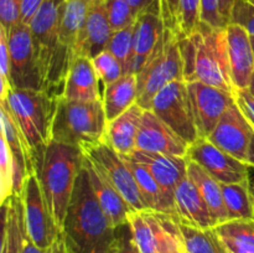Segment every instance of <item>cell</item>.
<instances>
[{
	"label": "cell",
	"instance_id": "44dd1931",
	"mask_svg": "<svg viewBox=\"0 0 254 253\" xmlns=\"http://www.w3.org/2000/svg\"><path fill=\"white\" fill-rule=\"evenodd\" d=\"M112 34L113 29L107 14L106 1L92 0L79 36L77 55L93 59L108 49Z\"/></svg>",
	"mask_w": 254,
	"mask_h": 253
},
{
	"label": "cell",
	"instance_id": "2e32d148",
	"mask_svg": "<svg viewBox=\"0 0 254 253\" xmlns=\"http://www.w3.org/2000/svg\"><path fill=\"white\" fill-rule=\"evenodd\" d=\"M190 144L166 126L151 109H144L136 136V149L186 158Z\"/></svg>",
	"mask_w": 254,
	"mask_h": 253
},
{
	"label": "cell",
	"instance_id": "ab89813d",
	"mask_svg": "<svg viewBox=\"0 0 254 253\" xmlns=\"http://www.w3.org/2000/svg\"><path fill=\"white\" fill-rule=\"evenodd\" d=\"M22 22V0H0V26L6 32Z\"/></svg>",
	"mask_w": 254,
	"mask_h": 253
},
{
	"label": "cell",
	"instance_id": "cb8c5ba5",
	"mask_svg": "<svg viewBox=\"0 0 254 253\" xmlns=\"http://www.w3.org/2000/svg\"><path fill=\"white\" fill-rule=\"evenodd\" d=\"M144 109L138 103L107 124L106 143L121 155H130L136 150V136Z\"/></svg>",
	"mask_w": 254,
	"mask_h": 253
},
{
	"label": "cell",
	"instance_id": "681fc988",
	"mask_svg": "<svg viewBox=\"0 0 254 253\" xmlns=\"http://www.w3.org/2000/svg\"><path fill=\"white\" fill-rule=\"evenodd\" d=\"M21 253H51V247L47 248V250H44V248L37 247L36 245L31 242L29 240V237H25L24 241V247H22V252Z\"/></svg>",
	"mask_w": 254,
	"mask_h": 253
},
{
	"label": "cell",
	"instance_id": "f907efd6",
	"mask_svg": "<svg viewBox=\"0 0 254 253\" xmlns=\"http://www.w3.org/2000/svg\"><path fill=\"white\" fill-rule=\"evenodd\" d=\"M51 253H71L69 252L68 247L66 245V241H64V233L60 236L59 240L51 246Z\"/></svg>",
	"mask_w": 254,
	"mask_h": 253
},
{
	"label": "cell",
	"instance_id": "7a4b0ae2",
	"mask_svg": "<svg viewBox=\"0 0 254 253\" xmlns=\"http://www.w3.org/2000/svg\"><path fill=\"white\" fill-rule=\"evenodd\" d=\"M186 82L200 81L233 94L226 29H215L201 22L190 36H179Z\"/></svg>",
	"mask_w": 254,
	"mask_h": 253
},
{
	"label": "cell",
	"instance_id": "7dc6e473",
	"mask_svg": "<svg viewBox=\"0 0 254 253\" xmlns=\"http://www.w3.org/2000/svg\"><path fill=\"white\" fill-rule=\"evenodd\" d=\"M129 5H130L131 9L135 11L136 15H139L140 12H143L144 10H146L148 7H150L154 2H156L158 0H126Z\"/></svg>",
	"mask_w": 254,
	"mask_h": 253
},
{
	"label": "cell",
	"instance_id": "9c48e42d",
	"mask_svg": "<svg viewBox=\"0 0 254 253\" xmlns=\"http://www.w3.org/2000/svg\"><path fill=\"white\" fill-rule=\"evenodd\" d=\"M21 197L26 236L37 247L47 250L59 240L62 235V230L57 226L50 212L36 174L26 179Z\"/></svg>",
	"mask_w": 254,
	"mask_h": 253
},
{
	"label": "cell",
	"instance_id": "9f6ffc18",
	"mask_svg": "<svg viewBox=\"0 0 254 253\" xmlns=\"http://www.w3.org/2000/svg\"><path fill=\"white\" fill-rule=\"evenodd\" d=\"M246 1L251 2V4H252V5H254V0H246Z\"/></svg>",
	"mask_w": 254,
	"mask_h": 253
},
{
	"label": "cell",
	"instance_id": "e0dca14e",
	"mask_svg": "<svg viewBox=\"0 0 254 253\" xmlns=\"http://www.w3.org/2000/svg\"><path fill=\"white\" fill-rule=\"evenodd\" d=\"M146 168L161 186L166 195L174 201V193L183 179L188 176V158L165 155L139 150L127 155Z\"/></svg>",
	"mask_w": 254,
	"mask_h": 253
},
{
	"label": "cell",
	"instance_id": "6da1fadb",
	"mask_svg": "<svg viewBox=\"0 0 254 253\" xmlns=\"http://www.w3.org/2000/svg\"><path fill=\"white\" fill-rule=\"evenodd\" d=\"M71 253H117L118 232L97 200L86 168L82 166L62 227Z\"/></svg>",
	"mask_w": 254,
	"mask_h": 253
},
{
	"label": "cell",
	"instance_id": "d6986e66",
	"mask_svg": "<svg viewBox=\"0 0 254 253\" xmlns=\"http://www.w3.org/2000/svg\"><path fill=\"white\" fill-rule=\"evenodd\" d=\"M231 74L236 89H248L254 74V51L251 35L237 24L226 27Z\"/></svg>",
	"mask_w": 254,
	"mask_h": 253
},
{
	"label": "cell",
	"instance_id": "8d00e7d4",
	"mask_svg": "<svg viewBox=\"0 0 254 253\" xmlns=\"http://www.w3.org/2000/svg\"><path fill=\"white\" fill-rule=\"evenodd\" d=\"M201 25V0H180L178 36H190Z\"/></svg>",
	"mask_w": 254,
	"mask_h": 253
},
{
	"label": "cell",
	"instance_id": "d590c367",
	"mask_svg": "<svg viewBox=\"0 0 254 253\" xmlns=\"http://www.w3.org/2000/svg\"><path fill=\"white\" fill-rule=\"evenodd\" d=\"M0 143V202L4 205L14 195V156L4 136Z\"/></svg>",
	"mask_w": 254,
	"mask_h": 253
},
{
	"label": "cell",
	"instance_id": "8992f818",
	"mask_svg": "<svg viewBox=\"0 0 254 253\" xmlns=\"http://www.w3.org/2000/svg\"><path fill=\"white\" fill-rule=\"evenodd\" d=\"M91 2L92 0H66L64 2L51 69L42 88L45 93L57 101L64 96L67 74L78 56L79 36Z\"/></svg>",
	"mask_w": 254,
	"mask_h": 253
},
{
	"label": "cell",
	"instance_id": "277c9868",
	"mask_svg": "<svg viewBox=\"0 0 254 253\" xmlns=\"http://www.w3.org/2000/svg\"><path fill=\"white\" fill-rule=\"evenodd\" d=\"M0 102H5L30 146L37 173L45 150L52 141V122L59 101L41 89L11 88L6 98Z\"/></svg>",
	"mask_w": 254,
	"mask_h": 253
},
{
	"label": "cell",
	"instance_id": "83f0119b",
	"mask_svg": "<svg viewBox=\"0 0 254 253\" xmlns=\"http://www.w3.org/2000/svg\"><path fill=\"white\" fill-rule=\"evenodd\" d=\"M104 112L107 121L111 122L128 111L138 102V79L135 73H126L107 86L103 91Z\"/></svg>",
	"mask_w": 254,
	"mask_h": 253
},
{
	"label": "cell",
	"instance_id": "ee69618b",
	"mask_svg": "<svg viewBox=\"0 0 254 253\" xmlns=\"http://www.w3.org/2000/svg\"><path fill=\"white\" fill-rule=\"evenodd\" d=\"M236 104L254 129V96L248 89H237L235 93Z\"/></svg>",
	"mask_w": 254,
	"mask_h": 253
},
{
	"label": "cell",
	"instance_id": "1f68e13d",
	"mask_svg": "<svg viewBox=\"0 0 254 253\" xmlns=\"http://www.w3.org/2000/svg\"><path fill=\"white\" fill-rule=\"evenodd\" d=\"M180 226L186 253H230L216 233L215 228L201 230L191 226Z\"/></svg>",
	"mask_w": 254,
	"mask_h": 253
},
{
	"label": "cell",
	"instance_id": "f6af8a7d",
	"mask_svg": "<svg viewBox=\"0 0 254 253\" xmlns=\"http://www.w3.org/2000/svg\"><path fill=\"white\" fill-rule=\"evenodd\" d=\"M118 232V250L117 253H140L134 243L130 227L128 223L117 228Z\"/></svg>",
	"mask_w": 254,
	"mask_h": 253
},
{
	"label": "cell",
	"instance_id": "f546056e",
	"mask_svg": "<svg viewBox=\"0 0 254 253\" xmlns=\"http://www.w3.org/2000/svg\"><path fill=\"white\" fill-rule=\"evenodd\" d=\"M215 231L230 253H254V218L226 221Z\"/></svg>",
	"mask_w": 254,
	"mask_h": 253
},
{
	"label": "cell",
	"instance_id": "ac0fdd59",
	"mask_svg": "<svg viewBox=\"0 0 254 253\" xmlns=\"http://www.w3.org/2000/svg\"><path fill=\"white\" fill-rule=\"evenodd\" d=\"M159 1L138 15L134 29V52L130 73H138L155 50L164 32Z\"/></svg>",
	"mask_w": 254,
	"mask_h": 253
},
{
	"label": "cell",
	"instance_id": "52a82bcc",
	"mask_svg": "<svg viewBox=\"0 0 254 253\" xmlns=\"http://www.w3.org/2000/svg\"><path fill=\"white\" fill-rule=\"evenodd\" d=\"M138 102L143 109H150L155 94L166 84L184 78V60L179 36L164 27V32L143 68L136 73Z\"/></svg>",
	"mask_w": 254,
	"mask_h": 253
},
{
	"label": "cell",
	"instance_id": "9a60e30c",
	"mask_svg": "<svg viewBox=\"0 0 254 253\" xmlns=\"http://www.w3.org/2000/svg\"><path fill=\"white\" fill-rule=\"evenodd\" d=\"M253 135V126L235 101L207 139L226 153L247 163Z\"/></svg>",
	"mask_w": 254,
	"mask_h": 253
},
{
	"label": "cell",
	"instance_id": "60d3db41",
	"mask_svg": "<svg viewBox=\"0 0 254 253\" xmlns=\"http://www.w3.org/2000/svg\"><path fill=\"white\" fill-rule=\"evenodd\" d=\"M230 24L240 25L254 37V5L246 0H236L231 12Z\"/></svg>",
	"mask_w": 254,
	"mask_h": 253
},
{
	"label": "cell",
	"instance_id": "e575fe53",
	"mask_svg": "<svg viewBox=\"0 0 254 253\" xmlns=\"http://www.w3.org/2000/svg\"><path fill=\"white\" fill-rule=\"evenodd\" d=\"M97 77L99 79V84L102 86V97L103 91L107 86L121 78L124 73V68L117 57L109 50L101 52L96 57L92 59Z\"/></svg>",
	"mask_w": 254,
	"mask_h": 253
},
{
	"label": "cell",
	"instance_id": "db71d44e",
	"mask_svg": "<svg viewBox=\"0 0 254 253\" xmlns=\"http://www.w3.org/2000/svg\"><path fill=\"white\" fill-rule=\"evenodd\" d=\"M248 91H250L251 93H252L253 96H254V74H253L252 82H251V86H250V88H248Z\"/></svg>",
	"mask_w": 254,
	"mask_h": 253
},
{
	"label": "cell",
	"instance_id": "b9f144b4",
	"mask_svg": "<svg viewBox=\"0 0 254 253\" xmlns=\"http://www.w3.org/2000/svg\"><path fill=\"white\" fill-rule=\"evenodd\" d=\"M201 22L215 29L227 27L221 15L220 0H201Z\"/></svg>",
	"mask_w": 254,
	"mask_h": 253
},
{
	"label": "cell",
	"instance_id": "d6a6232c",
	"mask_svg": "<svg viewBox=\"0 0 254 253\" xmlns=\"http://www.w3.org/2000/svg\"><path fill=\"white\" fill-rule=\"evenodd\" d=\"M128 225L130 227L134 243L140 253L156 252L155 235L144 211H134L128 216Z\"/></svg>",
	"mask_w": 254,
	"mask_h": 253
},
{
	"label": "cell",
	"instance_id": "ba28073f",
	"mask_svg": "<svg viewBox=\"0 0 254 253\" xmlns=\"http://www.w3.org/2000/svg\"><path fill=\"white\" fill-rule=\"evenodd\" d=\"M150 109L186 143L192 144L200 138L185 79L174 81L160 89Z\"/></svg>",
	"mask_w": 254,
	"mask_h": 253
},
{
	"label": "cell",
	"instance_id": "f1b7e54d",
	"mask_svg": "<svg viewBox=\"0 0 254 253\" xmlns=\"http://www.w3.org/2000/svg\"><path fill=\"white\" fill-rule=\"evenodd\" d=\"M155 235L158 253H186L183 233L175 218L154 211H144Z\"/></svg>",
	"mask_w": 254,
	"mask_h": 253
},
{
	"label": "cell",
	"instance_id": "4fadbf2b",
	"mask_svg": "<svg viewBox=\"0 0 254 253\" xmlns=\"http://www.w3.org/2000/svg\"><path fill=\"white\" fill-rule=\"evenodd\" d=\"M186 158L202 166L221 184L250 180L251 166L216 146L207 138H198L190 144Z\"/></svg>",
	"mask_w": 254,
	"mask_h": 253
},
{
	"label": "cell",
	"instance_id": "f5cc1de1",
	"mask_svg": "<svg viewBox=\"0 0 254 253\" xmlns=\"http://www.w3.org/2000/svg\"><path fill=\"white\" fill-rule=\"evenodd\" d=\"M251 170H253V174L251 173V176H250V183H251V191H252V196L254 201V169L252 168Z\"/></svg>",
	"mask_w": 254,
	"mask_h": 253
},
{
	"label": "cell",
	"instance_id": "5b68a950",
	"mask_svg": "<svg viewBox=\"0 0 254 253\" xmlns=\"http://www.w3.org/2000/svg\"><path fill=\"white\" fill-rule=\"evenodd\" d=\"M107 124L102 101L81 102L61 97L52 122V140L83 149L106 140Z\"/></svg>",
	"mask_w": 254,
	"mask_h": 253
},
{
	"label": "cell",
	"instance_id": "3957f363",
	"mask_svg": "<svg viewBox=\"0 0 254 253\" xmlns=\"http://www.w3.org/2000/svg\"><path fill=\"white\" fill-rule=\"evenodd\" d=\"M83 161L84 154L81 148L52 140L36 173L50 212L61 230Z\"/></svg>",
	"mask_w": 254,
	"mask_h": 253
},
{
	"label": "cell",
	"instance_id": "7402d4cb",
	"mask_svg": "<svg viewBox=\"0 0 254 253\" xmlns=\"http://www.w3.org/2000/svg\"><path fill=\"white\" fill-rule=\"evenodd\" d=\"M84 168L88 173L89 181L96 193L97 200L99 201V205L103 208L104 213L109 218L113 227L118 228L128 223L129 213L134 211L127 203L123 196L112 185L106 175L86 156H84Z\"/></svg>",
	"mask_w": 254,
	"mask_h": 253
},
{
	"label": "cell",
	"instance_id": "4dcf8cb0",
	"mask_svg": "<svg viewBox=\"0 0 254 253\" xmlns=\"http://www.w3.org/2000/svg\"><path fill=\"white\" fill-rule=\"evenodd\" d=\"M228 221L254 218V201L250 180L235 184H221Z\"/></svg>",
	"mask_w": 254,
	"mask_h": 253
},
{
	"label": "cell",
	"instance_id": "f35d334b",
	"mask_svg": "<svg viewBox=\"0 0 254 253\" xmlns=\"http://www.w3.org/2000/svg\"><path fill=\"white\" fill-rule=\"evenodd\" d=\"M0 101L6 98L7 93L12 88L10 81V50L7 42V34L2 26H0Z\"/></svg>",
	"mask_w": 254,
	"mask_h": 253
},
{
	"label": "cell",
	"instance_id": "7bdbcfd3",
	"mask_svg": "<svg viewBox=\"0 0 254 253\" xmlns=\"http://www.w3.org/2000/svg\"><path fill=\"white\" fill-rule=\"evenodd\" d=\"M164 26L178 34L179 16H180V0H158Z\"/></svg>",
	"mask_w": 254,
	"mask_h": 253
},
{
	"label": "cell",
	"instance_id": "816d5d0a",
	"mask_svg": "<svg viewBox=\"0 0 254 253\" xmlns=\"http://www.w3.org/2000/svg\"><path fill=\"white\" fill-rule=\"evenodd\" d=\"M248 165L251 166V168L254 169V135L252 138V143H251V146H250V151H248Z\"/></svg>",
	"mask_w": 254,
	"mask_h": 253
},
{
	"label": "cell",
	"instance_id": "5bb4252c",
	"mask_svg": "<svg viewBox=\"0 0 254 253\" xmlns=\"http://www.w3.org/2000/svg\"><path fill=\"white\" fill-rule=\"evenodd\" d=\"M189 94L200 138H207L223 114L235 103V96L200 81L188 82Z\"/></svg>",
	"mask_w": 254,
	"mask_h": 253
},
{
	"label": "cell",
	"instance_id": "603a6c76",
	"mask_svg": "<svg viewBox=\"0 0 254 253\" xmlns=\"http://www.w3.org/2000/svg\"><path fill=\"white\" fill-rule=\"evenodd\" d=\"M62 97L81 102L102 101V89L92 59L78 56L74 60L67 74Z\"/></svg>",
	"mask_w": 254,
	"mask_h": 253
},
{
	"label": "cell",
	"instance_id": "30bf717a",
	"mask_svg": "<svg viewBox=\"0 0 254 253\" xmlns=\"http://www.w3.org/2000/svg\"><path fill=\"white\" fill-rule=\"evenodd\" d=\"M82 150L84 156L89 159L106 175L112 185L118 190L127 203L130 206L131 210H148L141 198L133 173L121 154L117 153L106 141L84 146Z\"/></svg>",
	"mask_w": 254,
	"mask_h": 253
},
{
	"label": "cell",
	"instance_id": "7c38bea8",
	"mask_svg": "<svg viewBox=\"0 0 254 253\" xmlns=\"http://www.w3.org/2000/svg\"><path fill=\"white\" fill-rule=\"evenodd\" d=\"M6 34L10 50V81L12 88L41 89L34 37L30 26L21 22Z\"/></svg>",
	"mask_w": 254,
	"mask_h": 253
},
{
	"label": "cell",
	"instance_id": "c3c4849f",
	"mask_svg": "<svg viewBox=\"0 0 254 253\" xmlns=\"http://www.w3.org/2000/svg\"><path fill=\"white\" fill-rule=\"evenodd\" d=\"M235 2L236 0H220L221 15H222L223 20H225L226 25H230L231 12H232V7L235 5Z\"/></svg>",
	"mask_w": 254,
	"mask_h": 253
},
{
	"label": "cell",
	"instance_id": "ffe728a7",
	"mask_svg": "<svg viewBox=\"0 0 254 253\" xmlns=\"http://www.w3.org/2000/svg\"><path fill=\"white\" fill-rule=\"evenodd\" d=\"M176 221L183 225L201 230L217 226L210 212L207 203L189 176L181 180L174 193Z\"/></svg>",
	"mask_w": 254,
	"mask_h": 253
},
{
	"label": "cell",
	"instance_id": "d4e9b609",
	"mask_svg": "<svg viewBox=\"0 0 254 253\" xmlns=\"http://www.w3.org/2000/svg\"><path fill=\"white\" fill-rule=\"evenodd\" d=\"M126 160L127 165L133 173L134 179L136 181L139 191H140L141 198L145 203L146 208L158 213H164L176 220L175 202L165 193V191L161 189L158 181L154 179V176L149 173L146 168H144L138 161L133 160L127 155H122Z\"/></svg>",
	"mask_w": 254,
	"mask_h": 253
},
{
	"label": "cell",
	"instance_id": "4316f807",
	"mask_svg": "<svg viewBox=\"0 0 254 253\" xmlns=\"http://www.w3.org/2000/svg\"><path fill=\"white\" fill-rule=\"evenodd\" d=\"M188 176L191 179L205 202L207 203L210 212L217 225L228 221L227 210L223 200L222 186L218 180L207 173L197 163L188 159Z\"/></svg>",
	"mask_w": 254,
	"mask_h": 253
},
{
	"label": "cell",
	"instance_id": "bcb514c9",
	"mask_svg": "<svg viewBox=\"0 0 254 253\" xmlns=\"http://www.w3.org/2000/svg\"><path fill=\"white\" fill-rule=\"evenodd\" d=\"M45 0H22V24L30 25Z\"/></svg>",
	"mask_w": 254,
	"mask_h": 253
},
{
	"label": "cell",
	"instance_id": "836d02e7",
	"mask_svg": "<svg viewBox=\"0 0 254 253\" xmlns=\"http://www.w3.org/2000/svg\"><path fill=\"white\" fill-rule=\"evenodd\" d=\"M134 29H135V24L126 29L113 31L108 49H107L121 62L124 68V73H130L134 52Z\"/></svg>",
	"mask_w": 254,
	"mask_h": 253
},
{
	"label": "cell",
	"instance_id": "74e56055",
	"mask_svg": "<svg viewBox=\"0 0 254 253\" xmlns=\"http://www.w3.org/2000/svg\"><path fill=\"white\" fill-rule=\"evenodd\" d=\"M104 1L113 31H118L135 24L138 15L126 0H104Z\"/></svg>",
	"mask_w": 254,
	"mask_h": 253
},
{
	"label": "cell",
	"instance_id": "11a10c76",
	"mask_svg": "<svg viewBox=\"0 0 254 253\" xmlns=\"http://www.w3.org/2000/svg\"><path fill=\"white\" fill-rule=\"evenodd\" d=\"M251 41H252V46H253V51H254V37L251 36Z\"/></svg>",
	"mask_w": 254,
	"mask_h": 253
},
{
	"label": "cell",
	"instance_id": "484cf974",
	"mask_svg": "<svg viewBox=\"0 0 254 253\" xmlns=\"http://www.w3.org/2000/svg\"><path fill=\"white\" fill-rule=\"evenodd\" d=\"M2 207L1 253H21L26 237L22 197L14 193Z\"/></svg>",
	"mask_w": 254,
	"mask_h": 253
},
{
	"label": "cell",
	"instance_id": "8fae6325",
	"mask_svg": "<svg viewBox=\"0 0 254 253\" xmlns=\"http://www.w3.org/2000/svg\"><path fill=\"white\" fill-rule=\"evenodd\" d=\"M64 2L66 0H45L29 25L34 37L41 91L51 69Z\"/></svg>",
	"mask_w": 254,
	"mask_h": 253
}]
</instances>
